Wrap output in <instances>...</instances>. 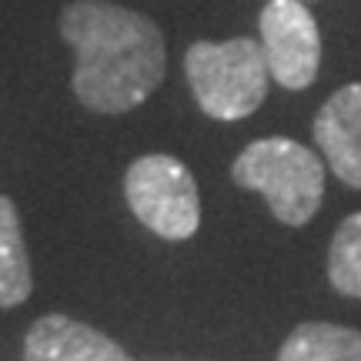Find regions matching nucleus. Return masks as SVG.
I'll use <instances>...</instances> for the list:
<instances>
[{
    "mask_svg": "<svg viewBox=\"0 0 361 361\" xmlns=\"http://www.w3.org/2000/svg\"><path fill=\"white\" fill-rule=\"evenodd\" d=\"M61 37L74 47V94L94 114H128L164 80L161 27L107 0H74L61 13Z\"/></svg>",
    "mask_w": 361,
    "mask_h": 361,
    "instance_id": "1",
    "label": "nucleus"
},
{
    "mask_svg": "<svg viewBox=\"0 0 361 361\" xmlns=\"http://www.w3.org/2000/svg\"><path fill=\"white\" fill-rule=\"evenodd\" d=\"M231 178L238 188L258 191L288 228H305L324 197V161L291 137L251 141L234 157Z\"/></svg>",
    "mask_w": 361,
    "mask_h": 361,
    "instance_id": "2",
    "label": "nucleus"
},
{
    "mask_svg": "<svg viewBox=\"0 0 361 361\" xmlns=\"http://www.w3.org/2000/svg\"><path fill=\"white\" fill-rule=\"evenodd\" d=\"M184 71L197 107L214 121H241L268 97L271 71L261 40H197L184 54Z\"/></svg>",
    "mask_w": 361,
    "mask_h": 361,
    "instance_id": "3",
    "label": "nucleus"
},
{
    "mask_svg": "<svg viewBox=\"0 0 361 361\" xmlns=\"http://www.w3.org/2000/svg\"><path fill=\"white\" fill-rule=\"evenodd\" d=\"M124 197L147 231L168 241H188L201 228L197 180L178 157L144 154L124 174Z\"/></svg>",
    "mask_w": 361,
    "mask_h": 361,
    "instance_id": "4",
    "label": "nucleus"
},
{
    "mask_svg": "<svg viewBox=\"0 0 361 361\" xmlns=\"http://www.w3.org/2000/svg\"><path fill=\"white\" fill-rule=\"evenodd\" d=\"M258 34L271 80L288 90L314 84L322 67V30L305 0H268L258 17Z\"/></svg>",
    "mask_w": 361,
    "mask_h": 361,
    "instance_id": "5",
    "label": "nucleus"
},
{
    "mask_svg": "<svg viewBox=\"0 0 361 361\" xmlns=\"http://www.w3.org/2000/svg\"><path fill=\"white\" fill-rule=\"evenodd\" d=\"M328 168L348 188H361V80L338 87L311 124Z\"/></svg>",
    "mask_w": 361,
    "mask_h": 361,
    "instance_id": "6",
    "label": "nucleus"
},
{
    "mask_svg": "<svg viewBox=\"0 0 361 361\" xmlns=\"http://www.w3.org/2000/svg\"><path fill=\"white\" fill-rule=\"evenodd\" d=\"M24 361H130V355L90 324L44 314L27 331Z\"/></svg>",
    "mask_w": 361,
    "mask_h": 361,
    "instance_id": "7",
    "label": "nucleus"
},
{
    "mask_svg": "<svg viewBox=\"0 0 361 361\" xmlns=\"http://www.w3.org/2000/svg\"><path fill=\"white\" fill-rule=\"evenodd\" d=\"M278 361H361V331L331 322H305L284 338Z\"/></svg>",
    "mask_w": 361,
    "mask_h": 361,
    "instance_id": "8",
    "label": "nucleus"
},
{
    "mask_svg": "<svg viewBox=\"0 0 361 361\" xmlns=\"http://www.w3.org/2000/svg\"><path fill=\"white\" fill-rule=\"evenodd\" d=\"M30 288H34V274L27 261L20 218L11 197L0 194V308H13L27 301Z\"/></svg>",
    "mask_w": 361,
    "mask_h": 361,
    "instance_id": "9",
    "label": "nucleus"
},
{
    "mask_svg": "<svg viewBox=\"0 0 361 361\" xmlns=\"http://www.w3.org/2000/svg\"><path fill=\"white\" fill-rule=\"evenodd\" d=\"M328 281L338 295L361 301V211L338 224L328 245Z\"/></svg>",
    "mask_w": 361,
    "mask_h": 361,
    "instance_id": "10",
    "label": "nucleus"
}]
</instances>
